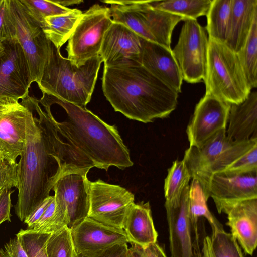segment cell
<instances>
[{
    "label": "cell",
    "mask_w": 257,
    "mask_h": 257,
    "mask_svg": "<svg viewBox=\"0 0 257 257\" xmlns=\"http://www.w3.org/2000/svg\"><path fill=\"white\" fill-rule=\"evenodd\" d=\"M74 248L79 255L94 256L120 244L130 243L123 229L105 225L87 217L70 229Z\"/></svg>",
    "instance_id": "16"
},
{
    "label": "cell",
    "mask_w": 257,
    "mask_h": 257,
    "mask_svg": "<svg viewBox=\"0 0 257 257\" xmlns=\"http://www.w3.org/2000/svg\"><path fill=\"white\" fill-rule=\"evenodd\" d=\"M72 257H79V255L75 251L74 248L73 251Z\"/></svg>",
    "instance_id": "45"
},
{
    "label": "cell",
    "mask_w": 257,
    "mask_h": 257,
    "mask_svg": "<svg viewBox=\"0 0 257 257\" xmlns=\"http://www.w3.org/2000/svg\"><path fill=\"white\" fill-rule=\"evenodd\" d=\"M16 38L15 28L10 0H0V42Z\"/></svg>",
    "instance_id": "34"
},
{
    "label": "cell",
    "mask_w": 257,
    "mask_h": 257,
    "mask_svg": "<svg viewBox=\"0 0 257 257\" xmlns=\"http://www.w3.org/2000/svg\"><path fill=\"white\" fill-rule=\"evenodd\" d=\"M189 185L188 198V213L194 235L198 234V221L200 217L208 221L211 228L222 225L208 208L204 190L200 182L195 178H192Z\"/></svg>",
    "instance_id": "25"
},
{
    "label": "cell",
    "mask_w": 257,
    "mask_h": 257,
    "mask_svg": "<svg viewBox=\"0 0 257 257\" xmlns=\"http://www.w3.org/2000/svg\"><path fill=\"white\" fill-rule=\"evenodd\" d=\"M4 51V47L3 48L0 49V57L3 55Z\"/></svg>",
    "instance_id": "46"
},
{
    "label": "cell",
    "mask_w": 257,
    "mask_h": 257,
    "mask_svg": "<svg viewBox=\"0 0 257 257\" xmlns=\"http://www.w3.org/2000/svg\"><path fill=\"white\" fill-rule=\"evenodd\" d=\"M178 42L172 50L182 78L188 83L204 80L206 72L208 37L197 20L185 19Z\"/></svg>",
    "instance_id": "9"
},
{
    "label": "cell",
    "mask_w": 257,
    "mask_h": 257,
    "mask_svg": "<svg viewBox=\"0 0 257 257\" xmlns=\"http://www.w3.org/2000/svg\"><path fill=\"white\" fill-rule=\"evenodd\" d=\"M41 102L57 104L65 111L62 121L53 120L59 136L82 168L107 171L111 166L123 170L133 165L129 150L117 127L107 124L86 108L43 94Z\"/></svg>",
    "instance_id": "2"
},
{
    "label": "cell",
    "mask_w": 257,
    "mask_h": 257,
    "mask_svg": "<svg viewBox=\"0 0 257 257\" xmlns=\"http://www.w3.org/2000/svg\"><path fill=\"white\" fill-rule=\"evenodd\" d=\"M212 0L149 1L154 8L185 19H197L206 16Z\"/></svg>",
    "instance_id": "27"
},
{
    "label": "cell",
    "mask_w": 257,
    "mask_h": 257,
    "mask_svg": "<svg viewBox=\"0 0 257 257\" xmlns=\"http://www.w3.org/2000/svg\"><path fill=\"white\" fill-rule=\"evenodd\" d=\"M89 168H70L60 175L52 190L55 210L54 224L57 231L70 230L88 216L89 207Z\"/></svg>",
    "instance_id": "7"
},
{
    "label": "cell",
    "mask_w": 257,
    "mask_h": 257,
    "mask_svg": "<svg viewBox=\"0 0 257 257\" xmlns=\"http://www.w3.org/2000/svg\"><path fill=\"white\" fill-rule=\"evenodd\" d=\"M18 184L17 163L0 161V194L7 188L17 187Z\"/></svg>",
    "instance_id": "36"
},
{
    "label": "cell",
    "mask_w": 257,
    "mask_h": 257,
    "mask_svg": "<svg viewBox=\"0 0 257 257\" xmlns=\"http://www.w3.org/2000/svg\"><path fill=\"white\" fill-rule=\"evenodd\" d=\"M28 14L41 26L47 17L67 13L72 9L64 7L55 0H19Z\"/></svg>",
    "instance_id": "32"
},
{
    "label": "cell",
    "mask_w": 257,
    "mask_h": 257,
    "mask_svg": "<svg viewBox=\"0 0 257 257\" xmlns=\"http://www.w3.org/2000/svg\"><path fill=\"white\" fill-rule=\"evenodd\" d=\"M51 234L21 229L16 234L27 257H48L46 244Z\"/></svg>",
    "instance_id": "31"
},
{
    "label": "cell",
    "mask_w": 257,
    "mask_h": 257,
    "mask_svg": "<svg viewBox=\"0 0 257 257\" xmlns=\"http://www.w3.org/2000/svg\"><path fill=\"white\" fill-rule=\"evenodd\" d=\"M206 93L230 104L243 102L251 91L237 54L224 43L208 38Z\"/></svg>",
    "instance_id": "5"
},
{
    "label": "cell",
    "mask_w": 257,
    "mask_h": 257,
    "mask_svg": "<svg viewBox=\"0 0 257 257\" xmlns=\"http://www.w3.org/2000/svg\"><path fill=\"white\" fill-rule=\"evenodd\" d=\"M82 13L78 9H72L64 14L46 17L41 27L47 38L60 49L70 37Z\"/></svg>",
    "instance_id": "24"
},
{
    "label": "cell",
    "mask_w": 257,
    "mask_h": 257,
    "mask_svg": "<svg viewBox=\"0 0 257 257\" xmlns=\"http://www.w3.org/2000/svg\"><path fill=\"white\" fill-rule=\"evenodd\" d=\"M4 51L0 57V98L17 100L28 95L33 82L29 64L16 38L2 42Z\"/></svg>",
    "instance_id": "12"
},
{
    "label": "cell",
    "mask_w": 257,
    "mask_h": 257,
    "mask_svg": "<svg viewBox=\"0 0 257 257\" xmlns=\"http://www.w3.org/2000/svg\"><path fill=\"white\" fill-rule=\"evenodd\" d=\"M29 102L39 118L29 108L26 121L25 144L17 163L18 199L15 214L23 221L46 198L61 173L66 169L79 168L67 145L59 136L50 107L43 111L38 101Z\"/></svg>",
    "instance_id": "1"
},
{
    "label": "cell",
    "mask_w": 257,
    "mask_h": 257,
    "mask_svg": "<svg viewBox=\"0 0 257 257\" xmlns=\"http://www.w3.org/2000/svg\"><path fill=\"white\" fill-rule=\"evenodd\" d=\"M102 88L115 111L143 123L168 117L178 104V93L142 65L104 67Z\"/></svg>",
    "instance_id": "3"
},
{
    "label": "cell",
    "mask_w": 257,
    "mask_h": 257,
    "mask_svg": "<svg viewBox=\"0 0 257 257\" xmlns=\"http://www.w3.org/2000/svg\"><path fill=\"white\" fill-rule=\"evenodd\" d=\"M191 176L183 160H176L168 170L164 181V191L166 204L178 203L185 189L189 185Z\"/></svg>",
    "instance_id": "28"
},
{
    "label": "cell",
    "mask_w": 257,
    "mask_h": 257,
    "mask_svg": "<svg viewBox=\"0 0 257 257\" xmlns=\"http://www.w3.org/2000/svg\"><path fill=\"white\" fill-rule=\"evenodd\" d=\"M209 196L214 203L257 198V171L234 173L225 171L210 178Z\"/></svg>",
    "instance_id": "20"
},
{
    "label": "cell",
    "mask_w": 257,
    "mask_h": 257,
    "mask_svg": "<svg viewBox=\"0 0 257 257\" xmlns=\"http://www.w3.org/2000/svg\"><path fill=\"white\" fill-rule=\"evenodd\" d=\"M231 104L205 94L196 104L186 134L190 146L199 147L226 129Z\"/></svg>",
    "instance_id": "15"
},
{
    "label": "cell",
    "mask_w": 257,
    "mask_h": 257,
    "mask_svg": "<svg viewBox=\"0 0 257 257\" xmlns=\"http://www.w3.org/2000/svg\"><path fill=\"white\" fill-rule=\"evenodd\" d=\"M193 244L194 257H207L205 249L202 245L200 249L199 235L194 236Z\"/></svg>",
    "instance_id": "42"
},
{
    "label": "cell",
    "mask_w": 257,
    "mask_h": 257,
    "mask_svg": "<svg viewBox=\"0 0 257 257\" xmlns=\"http://www.w3.org/2000/svg\"><path fill=\"white\" fill-rule=\"evenodd\" d=\"M10 6L16 38L27 58L33 82L38 84L48 55L50 41L19 0H10Z\"/></svg>",
    "instance_id": "11"
},
{
    "label": "cell",
    "mask_w": 257,
    "mask_h": 257,
    "mask_svg": "<svg viewBox=\"0 0 257 257\" xmlns=\"http://www.w3.org/2000/svg\"><path fill=\"white\" fill-rule=\"evenodd\" d=\"M256 18L257 0H232L225 43L235 53L244 46Z\"/></svg>",
    "instance_id": "22"
},
{
    "label": "cell",
    "mask_w": 257,
    "mask_h": 257,
    "mask_svg": "<svg viewBox=\"0 0 257 257\" xmlns=\"http://www.w3.org/2000/svg\"><path fill=\"white\" fill-rule=\"evenodd\" d=\"M143 40L123 24L113 22L104 35L99 52L104 67L142 65Z\"/></svg>",
    "instance_id": "13"
},
{
    "label": "cell",
    "mask_w": 257,
    "mask_h": 257,
    "mask_svg": "<svg viewBox=\"0 0 257 257\" xmlns=\"http://www.w3.org/2000/svg\"><path fill=\"white\" fill-rule=\"evenodd\" d=\"M98 55L78 67L50 42L48 55L38 85L43 94L86 108L93 92L101 63Z\"/></svg>",
    "instance_id": "4"
},
{
    "label": "cell",
    "mask_w": 257,
    "mask_h": 257,
    "mask_svg": "<svg viewBox=\"0 0 257 257\" xmlns=\"http://www.w3.org/2000/svg\"><path fill=\"white\" fill-rule=\"evenodd\" d=\"M224 171L234 173L257 171V145L254 146Z\"/></svg>",
    "instance_id": "35"
},
{
    "label": "cell",
    "mask_w": 257,
    "mask_h": 257,
    "mask_svg": "<svg viewBox=\"0 0 257 257\" xmlns=\"http://www.w3.org/2000/svg\"><path fill=\"white\" fill-rule=\"evenodd\" d=\"M88 217L105 225L123 229L126 216L135 204L134 195L125 188L100 179L89 182Z\"/></svg>",
    "instance_id": "10"
},
{
    "label": "cell",
    "mask_w": 257,
    "mask_h": 257,
    "mask_svg": "<svg viewBox=\"0 0 257 257\" xmlns=\"http://www.w3.org/2000/svg\"><path fill=\"white\" fill-rule=\"evenodd\" d=\"M1 158H0V161H1Z\"/></svg>",
    "instance_id": "48"
},
{
    "label": "cell",
    "mask_w": 257,
    "mask_h": 257,
    "mask_svg": "<svg viewBox=\"0 0 257 257\" xmlns=\"http://www.w3.org/2000/svg\"><path fill=\"white\" fill-rule=\"evenodd\" d=\"M257 145V138L243 141L229 139L226 129L220 131L199 147L189 146L185 151V161L191 178L201 184L207 198L212 176L225 170L241 156Z\"/></svg>",
    "instance_id": "6"
},
{
    "label": "cell",
    "mask_w": 257,
    "mask_h": 257,
    "mask_svg": "<svg viewBox=\"0 0 257 257\" xmlns=\"http://www.w3.org/2000/svg\"><path fill=\"white\" fill-rule=\"evenodd\" d=\"M189 188V185L184 190L178 203H165L170 257H194L192 228L188 213Z\"/></svg>",
    "instance_id": "18"
},
{
    "label": "cell",
    "mask_w": 257,
    "mask_h": 257,
    "mask_svg": "<svg viewBox=\"0 0 257 257\" xmlns=\"http://www.w3.org/2000/svg\"><path fill=\"white\" fill-rule=\"evenodd\" d=\"M3 48H4V46L2 44V43L0 42V49Z\"/></svg>",
    "instance_id": "47"
},
{
    "label": "cell",
    "mask_w": 257,
    "mask_h": 257,
    "mask_svg": "<svg viewBox=\"0 0 257 257\" xmlns=\"http://www.w3.org/2000/svg\"><path fill=\"white\" fill-rule=\"evenodd\" d=\"M53 198L54 195H50L46 198L24 221L28 228L31 227L39 219Z\"/></svg>",
    "instance_id": "39"
},
{
    "label": "cell",
    "mask_w": 257,
    "mask_h": 257,
    "mask_svg": "<svg viewBox=\"0 0 257 257\" xmlns=\"http://www.w3.org/2000/svg\"><path fill=\"white\" fill-rule=\"evenodd\" d=\"M143 249L146 257H168L163 248L157 242Z\"/></svg>",
    "instance_id": "41"
},
{
    "label": "cell",
    "mask_w": 257,
    "mask_h": 257,
    "mask_svg": "<svg viewBox=\"0 0 257 257\" xmlns=\"http://www.w3.org/2000/svg\"><path fill=\"white\" fill-rule=\"evenodd\" d=\"M128 257H146L143 249L135 244H131L128 248Z\"/></svg>",
    "instance_id": "43"
},
{
    "label": "cell",
    "mask_w": 257,
    "mask_h": 257,
    "mask_svg": "<svg viewBox=\"0 0 257 257\" xmlns=\"http://www.w3.org/2000/svg\"><path fill=\"white\" fill-rule=\"evenodd\" d=\"M56 2L59 5L64 7H67V6L74 5H78L81 3H83V1L80 0H66V1H58L55 0Z\"/></svg>",
    "instance_id": "44"
},
{
    "label": "cell",
    "mask_w": 257,
    "mask_h": 257,
    "mask_svg": "<svg viewBox=\"0 0 257 257\" xmlns=\"http://www.w3.org/2000/svg\"><path fill=\"white\" fill-rule=\"evenodd\" d=\"M226 134L231 140L243 141L257 138V92L251 91L243 102L231 104Z\"/></svg>",
    "instance_id": "21"
},
{
    "label": "cell",
    "mask_w": 257,
    "mask_h": 257,
    "mask_svg": "<svg viewBox=\"0 0 257 257\" xmlns=\"http://www.w3.org/2000/svg\"><path fill=\"white\" fill-rule=\"evenodd\" d=\"M1 257V256H0Z\"/></svg>",
    "instance_id": "49"
},
{
    "label": "cell",
    "mask_w": 257,
    "mask_h": 257,
    "mask_svg": "<svg viewBox=\"0 0 257 257\" xmlns=\"http://www.w3.org/2000/svg\"><path fill=\"white\" fill-rule=\"evenodd\" d=\"M141 65L171 89L181 92L183 80L171 48L144 39Z\"/></svg>",
    "instance_id": "19"
},
{
    "label": "cell",
    "mask_w": 257,
    "mask_h": 257,
    "mask_svg": "<svg viewBox=\"0 0 257 257\" xmlns=\"http://www.w3.org/2000/svg\"><path fill=\"white\" fill-rule=\"evenodd\" d=\"M232 0H212L206 15L208 38L225 43Z\"/></svg>",
    "instance_id": "26"
},
{
    "label": "cell",
    "mask_w": 257,
    "mask_h": 257,
    "mask_svg": "<svg viewBox=\"0 0 257 257\" xmlns=\"http://www.w3.org/2000/svg\"><path fill=\"white\" fill-rule=\"evenodd\" d=\"M214 203L219 214L227 215L230 233L245 252L252 255L257 246V198Z\"/></svg>",
    "instance_id": "17"
},
{
    "label": "cell",
    "mask_w": 257,
    "mask_h": 257,
    "mask_svg": "<svg viewBox=\"0 0 257 257\" xmlns=\"http://www.w3.org/2000/svg\"><path fill=\"white\" fill-rule=\"evenodd\" d=\"M248 83L251 88L257 86V18L243 48L237 53Z\"/></svg>",
    "instance_id": "29"
},
{
    "label": "cell",
    "mask_w": 257,
    "mask_h": 257,
    "mask_svg": "<svg viewBox=\"0 0 257 257\" xmlns=\"http://www.w3.org/2000/svg\"><path fill=\"white\" fill-rule=\"evenodd\" d=\"M128 246L127 244L115 245L106 250L100 254L90 257H128ZM79 257H89L79 255Z\"/></svg>",
    "instance_id": "40"
},
{
    "label": "cell",
    "mask_w": 257,
    "mask_h": 257,
    "mask_svg": "<svg viewBox=\"0 0 257 257\" xmlns=\"http://www.w3.org/2000/svg\"><path fill=\"white\" fill-rule=\"evenodd\" d=\"M1 257H27L16 237L11 239L0 249Z\"/></svg>",
    "instance_id": "38"
},
{
    "label": "cell",
    "mask_w": 257,
    "mask_h": 257,
    "mask_svg": "<svg viewBox=\"0 0 257 257\" xmlns=\"http://www.w3.org/2000/svg\"><path fill=\"white\" fill-rule=\"evenodd\" d=\"M28 107L16 99L0 98V158L11 163L23 149L26 139V121Z\"/></svg>",
    "instance_id": "14"
},
{
    "label": "cell",
    "mask_w": 257,
    "mask_h": 257,
    "mask_svg": "<svg viewBox=\"0 0 257 257\" xmlns=\"http://www.w3.org/2000/svg\"><path fill=\"white\" fill-rule=\"evenodd\" d=\"M13 192L11 189L7 188L0 194V224L6 221L11 222V195Z\"/></svg>",
    "instance_id": "37"
},
{
    "label": "cell",
    "mask_w": 257,
    "mask_h": 257,
    "mask_svg": "<svg viewBox=\"0 0 257 257\" xmlns=\"http://www.w3.org/2000/svg\"><path fill=\"white\" fill-rule=\"evenodd\" d=\"M113 23L109 7L95 4L83 13L68 40V59L78 67L99 55L104 35Z\"/></svg>",
    "instance_id": "8"
},
{
    "label": "cell",
    "mask_w": 257,
    "mask_h": 257,
    "mask_svg": "<svg viewBox=\"0 0 257 257\" xmlns=\"http://www.w3.org/2000/svg\"><path fill=\"white\" fill-rule=\"evenodd\" d=\"M73 250L70 230L67 226L52 233L46 244L48 257H72Z\"/></svg>",
    "instance_id": "33"
},
{
    "label": "cell",
    "mask_w": 257,
    "mask_h": 257,
    "mask_svg": "<svg viewBox=\"0 0 257 257\" xmlns=\"http://www.w3.org/2000/svg\"><path fill=\"white\" fill-rule=\"evenodd\" d=\"M123 229L131 244L144 248L157 243L158 234L149 202L134 204L126 216Z\"/></svg>",
    "instance_id": "23"
},
{
    "label": "cell",
    "mask_w": 257,
    "mask_h": 257,
    "mask_svg": "<svg viewBox=\"0 0 257 257\" xmlns=\"http://www.w3.org/2000/svg\"><path fill=\"white\" fill-rule=\"evenodd\" d=\"M212 229L211 245L214 257H244L236 239L223 225Z\"/></svg>",
    "instance_id": "30"
}]
</instances>
